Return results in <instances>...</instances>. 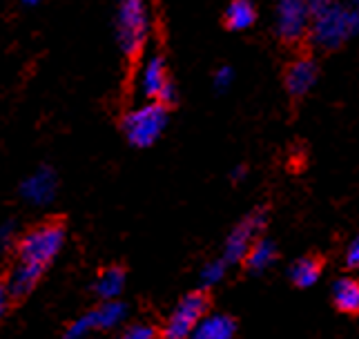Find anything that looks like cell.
<instances>
[{
  "instance_id": "cell-15",
  "label": "cell",
  "mask_w": 359,
  "mask_h": 339,
  "mask_svg": "<svg viewBox=\"0 0 359 339\" xmlns=\"http://www.w3.org/2000/svg\"><path fill=\"white\" fill-rule=\"evenodd\" d=\"M224 20H226V27L232 32L250 29L257 20V9L252 5V0H232L224 14Z\"/></svg>"
},
{
  "instance_id": "cell-22",
  "label": "cell",
  "mask_w": 359,
  "mask_h": 339,
  "mask_svg": "<svg viewBox=\"0 0 359 339\" xmlns=\"http://www.w3.org/2000/svg\"><path fill=\"white\" fill-rule=\"evenodd\" d=\"M346 268L359 270V237H355L348 250H346Z\"/></svg>"
},
{
  "instance_id": "cell-12",
  "label": "cell",
  "mask_w": 359,
  "mask_h": 339,
  "mask_svg": "<svg viewBox=\"0 0 359 339\" xmlns=\"http://www.w3.org/2000/svg\"><path fill=\"white\" fill-rule=\"evenodd\" d=\"M332 304L344 315H359V281L341 277L332 284Z\"/></svg>"
},
{
  "instance_id": "cell-1",
  "label": "cell",
  "mask_w": 359,
  "mask_h": 339,
  "mask_svg": "<svg viewBox=\"0 0 359 339\" xmlns=\"http://www.w3.org/2000/svg\"><path fill=\"white\" fill-rule=\"evenodd\" d=\"M63 244L65 225L60 221H45L22 237L16 250V266L7 281L9 299H25L34 291L49 263L63 250Z\"/></svg>"
},
{
  "instance_id": "cell-4",
  "label": "cell",
  "mask_w": 359,
  "mask_h": 339,
  "mask_svg": "<svg viewBox=\"0 0 359 339\" xmlns=\"http://www.w3.org/2000/svg\"><path fill=\"white\" fill-rule=\"evenodd\" d=\"M168 125V105L158 100H147L145 105L132 109L123 119V132L134 147H150Z\"/></svg>"
},
{
  "instance_id": "cell-3",
  "label": "cell",
  "mask_w": 359,
  "mask_h": 339,
  "mask_svg": "<svg viewBox=\"0 0 359 339\" xmlns=\"http://www.w3.org/2000/svg\"><path fill=\"white\" fill-rule=\"evenodd\" d=\"M150 36V5L147 0H118L116 39L123 54L136 56Z\"/></svg>"
},
{
  "instance_id": "cell-21",
  "label": "cell",
  "mask_w": 359,
  "mask_h": 339,
  "mask_svg": "<svg viewBox=\"0 0 359 339\" xmlns=\"http://www.w3.org/2000/svg\"><path fill=\"white\" fill-rule=\"evenodd\" d=\"M232 81H234V72H232V67H219L217 72H215V87L219 92H226L228 87L232 85Z\"/></svg>"
},
{
  "instance_id": "cell-26",
  "label": "cell",
  "mask_w": 359,
  "mask_h": 339,
  "mask_svg": "<svg viewBox=\"0 0 359 339\" xmlns=\"http://www.w3.org/2000/svg\"><path fill=\"white\" fill-rule=\"evenodd\" d=\"M348 7L355 16V22H357V29H359V0H348Z\"/></svg>"
},
{
  "instance_id": "cell-14",
  "label": "cell",
  "mask_w": 359,
  "mask_h": 339,
  "mask_svg": "<svg viewBox=\"0 0 359 339\" xmlns=\"http://www.w3.org/2000/svg\"><path fill=\"white\" fill-rule=\"evenodd\" d=\"M277 257H279L277 246L272 244L270 239L259 237V239L252 244V248L248 250V255L243 259V266L250 272H264V270H268L272 263L277 261Z\"/></svg>"
},
{
  "instance_id": "cell-18",
  "label": "cell",
  "mask_w": 359,
  "mask_h": 339,
  "mask_svg": "<svg viewBox=\"0 0 359 339\" xmlns=\"http://www.w3.org/2000/svg\"><path fill=\"white\" fill-rule=\"evenodd\" d=\"M226 270H228V263L224 259L208 261L205 266L201 268V272H199V279H201V288H203V291H208V288H212V286L224 281Z\"/></svg>"
},
{
  "instance_id": "cell-2",
  "label": "cell",
  "mask_w": 359,
  "mask_h": 339,
  "mask_svg": "<svg viewBox=\"0 0 359 339\" xmlns=\"http://www.w3.org/2000/svg\"><path fill=\"white\" fill-rule=\"evenodd\" d=\"M357 22L348 5L332 0L330 5L313 11L308 39L319 49H339L357 34Z\"/></svg>"
},
{
  "instance_id": "cell-10",
  "label": "cell",
  "mask_w": 359,
  "mask_h": 339,
  "mask_svg": "<svg viewBox=\"0 0 359 339\" xmlns=\"http://www.w3.org/2000/svg\"><path fill=\"white\" fill-rule=\"evenodd\" d=\"M20 194L34 206H45L54 199L56 194V174L49 168H41L34 174H29L27 179L20 185Z\"/></svg>"
},
{
  "instance_id": "cell-23",
  "label": "cell",
  "mask_w": 359,
  "mask_h": 339,
  "mask_svg": "<svg viewBox=\"0 0 359 339\" xmlns=\"http://www.w3.org/2000/svg\"><path fill=\"white\" fill-rule=\"evenodd\" d=\"M14 241V228H11V225L7 223V225H3V228H0V253H3V250H7V246Z\"/></svg>"
},
{
  "instance_id": "cell-17",
  "label": "cell",
  "mask_w": 359,
  "mask_h": 339,
  "mask_svg": "<svg viewBox=\"0 0 359 339\" xmlns=\"http://www.w3.org/2000/svg\"><path fill=\"white\" fill-rule=\"evenodd\" d=\"M123 286H126V270L121 266H109L107 270L98 274L94 291L103 301H107V299H116L123 291Z\"/></svg>"
},
{
  "instance_id": "cell-20",
  "label": "cell",
  "mask_w": 359,
  "mask_h": 339,
  "mask_svg": "<svg viewBox=\"0 0 359 339\" xmlns=\"http://www.w3.org/2000/svg\"><path fill=\"white\" fill-rule=\"evenodd\" d=\"M118 339H156V331L147 324H136V326H130Z\"/></svg>"
},
{
  "instance_id": "cell-25",
  "label": "cell",
  "mask_w": 359,
  "mask_h": 339,
  "mask_svg": "<svg viewBox=\"0 0 359 339\" xmlns=\"http://www.w3.org/2000/svg\"><path fill=\"white\" fill-rule=\"evenodd\" d=\"M306 3H308V7H311V11H317V9H321V7L330 5L332 0H306Z\"/></svg>"
},
{
  "instance_id": "cell-11",
  "label": "cell",
  "mask_w": 359,
  "mask_h": 339,
  "mask_svg": "<svg viewBox=\"0 0 359 339\" xmlns=\"http://www.w3.org/2000/svg\"><path fill=\"white\" fill-rule=\"evenodd\" d=\"M234 333H237V321L230 315H221V312L215 315L212 312L199 321L190 339H232Z\"/></svg>"
},
{
  "instance_id": "cell-24",
  "label": "cell",
  "mask_w": 359,
  "mask_h": 339,
  "mask_svg": "<svg viewBox=\"0 0 359 339\" xmlns=\"http://www.w3.org/2000/svg\"><path fill=\"white\" fill-rule=\"evenodd\" d=\"M7 304H9V291H7V284L0 281V319H3V315H5Z\"/></svg>"
},
{
  "instance_id": "cell-5",
  "label": "cell",
  "mask_w": 359,
  "mask_h": 339,
  "mask_svg": "<svg viewBox=\"0 0 359 339\" xmlns=\"http://www.w3.org/2000/svg\"><path fill=\"white\" fill-rule=\"evenodd\" d=\"M208 310H210L208 291L201 288V291L188 293L165 319L163 331H161V339H190L199 321L208 315Z\"/></svg>"
},
{
  "instance_id": "cell-27",
  "label": "cell",
  "mask_w": 359,
  "mask_h": 339,
  "mask_svg": "<svg viewBox=\"0 0 359 339\" xmlns=\"http://www.w3.org/2000/svg\"><path fill=\"white\" fill-rule=\"evenodd\" d=\"M39 3H41V0H22V5H29V7L32 5H39Z\"/></svg>"
},
{
  "instance_id": "cell-6",
  "label": "cell",
  "mask_w": 359,
  "mask_h": 339,
  "mask_svg": "<svg viewBox=\"0 0 359 339\" xmlns=\"http://www.w3.org/2000/svg\"><path fill=\"white\" fill-rule=\"evenodd\" d=\"M313 11L306 0H275V27L283 43L294 45L304 41L311 27Z\"/></svg>"
},
{
  "instance_id": "cell-9",
  "label": "cell",
  "mask_w": 359,
  "mask_h": 339,
  "mask_svg": "<svg viewBox=\"0 0 359 339\" xmlns=\"http://www.w3.org/2000/svg\"><path fill=\"white\" fill-rule=\"evenodd\" d=\"M317 62L311 56L292 60L286 72V90L290 96H306L317 83Z\"/></svg>"
},
{
  "instance_id": "cell-13",
  "label": "cell",
  "mask_w": 359,
  "mask_h": 339,
  "mask_svg": "<svg viewBox=\"0 0 359 339\" xmlns=\"http://www.w3.org/2000/svg\"><path fill=\"white\" fill-rule=\"evenodd\" d=\"M324 270V259L317 255H306L302 259H297L290 268V281L297 288H313Z\"/></svg>"
},
{
  "instance_id": "cell-8",
  "label": "cell",
  "mask_w": 359,
  "mask_h": 339,
  "mask_svg": "<svg viewBox=\"0 0 359 339\" xmlns=\"http://www.w3.org/2000/svg\"><path fill=\"white\" fill-rule=\"evenodd\" d=\"M141 92L147 100H158V103L170 105L172 100L177 98L175 85H172L168 77V65L163 56L152 54L147 56L143 67H141V77H139Z\"/></svg>"
},
{
  "instance_id": "cell-19",
  "label": "cell",
  "mask_w": 359,
  "mask_h": 339,
  "mask_svg": "<svg viewBox=\"0 0 359 339\" xmlns=\"http://www.w3.org/2000/svg\"><path fill=\"white\" fill-rule=\"evenodd\" d=\"M94 321H92V315H81L79 319H74L69 326H67V333H65V339H85L94 333Z\"/></svg>"
},
{
  "instance_id": "cell-7",
  "label": "cell",
  "mask_w": 359,
  "mask_h": 339,
  "mask_svg": "<svg viewBox=\"0 0 359 339\" xmlns=\"http://www.w3.org/2000/svg\"><path fill=\"white\" fill-rule=\"evenodd\" d=\"M264 228H266V210L264 208L252 210L250 215H245L228 234L226 246H224V257L221 259H224L228 266H232V263H241L248 255V250H250L252 244L262 237Z\"/></svg>"
},
{
  "instance_id": "cell-16",
  "label": "cell",
  "mask_w": 359,
  "mask_h": 339,
  "mask_svg": "<svg viewBox=\"0 0 359 339\" xmlns=\"http://www.w3.org/2000/svg\"><path fill=\"white\" fill-rule=\"evenodd\" d=\"M90 315H92L96 331H109V328H114V326H118L123 319H126L128 306L121 304V301H116V299H107L98 308H94Z\"/></svg>"
}]
</instances>
